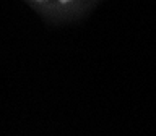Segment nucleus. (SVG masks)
<instances>
[{
	"instance_id": "nucleus-1",
	"label": "nucleus",
	"mask_w": 156,
	"mask_h": 136,
	"mask_svg": "<svg viewBox=\"0 0 156 136\" xmlns=\"http://www.w3.org/2000/svg\"><path fill=\"white\" fill-rule=\"evenodd\" d=\"M60 2H68V0H60Z\"/></svg>"
}]
</instances>
